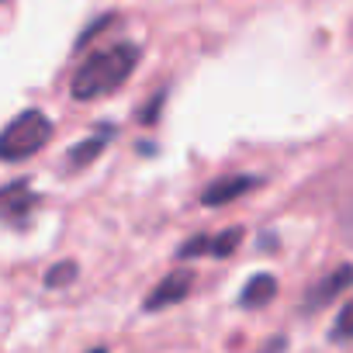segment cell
Wrapping results in <instances>:
<instances>
[{
	"instance_id": "cell-1",
	"label": "cell",
	"mask_w": 353,
	"mask_h": 353,
	"mask_svg": "<svg viewBox=\"0 0 353 353\" xmlns=\"http://www.w3.org/2000/svg\"><path fill=\"white\" fill-rule=\"evenodd\" d=\"M139 56H142V52H139V46H132V42H118V46H111V49L94 52V56L77 70L70 94H73L77 101H97V97L118 90V87L132 77V70L139 66Z\"/></svg>"
},
{
	"instance_id": "cell-2",
	"label": "cell",
	"mask_w": 353,
	"mask_h": 353,
	"mask_svg": "<svg viewBox=\"0 0 353 353\" xmlns=\"http://www.w3.org/2000/svg\"><path fill=\"white\" fill-rule=\"evenodd\" d=\"M49 139H52V121H49V114H42V111L32 108V111L18 114V118L4 128V135H0V156H4L8 163L28 159V156H35Z\"/></svg>"
},
{
	"instance_id": "cell-3",
	"label": "cell",
	"mask_w": 353,
	"mask_h": 353,
	"mask_svg": "<svg viewBox=\"0 0 353 353\" xmlns=\"http://www.w3.org/2000/svg\"><path fill=\"white\" fill-rule=\"evenodd\" d=\"M260 184H263V181H260V176H253V173H229V176H222V181H212V184L205 188L201 201H205L208 208L229 205V201L243 198L246 191H253V188H260Z\"/></svg>"
},
{
	"instance_id": "cell-4",
	"label": "cell",
	"mask_w": 353,
	"mask_h": 353,
	"mask_svg": "<svg viewBox=\"0 0 353 353\" xmlns=\"http://www.w3.org/2000/svg\"><path fill=\"white\" fill-rule=\"evenodd\" d=\"M191 288H194V274H191V270H173V274H166V277L152 288V294L145 298V308H149V312H159V308H166V305H176V301H184V298L191 294Z\"/></svg>"
},
{
	"instance_id": "cell-5",
	"label": "cell",
	"mask_w": 353,
	"mask_h": 353,
	"mask_svg": "<svg viewBox=\"0 0 353 353\" xmlns=\"http://www.w3.org/2000/svg\"><path fill=\"white\" fill-rule=\"evenodd\" d=\"M350 284H353V267H350V263H343V267H336L332 274H325V277H322L308 294H305L301 308H305V312H319V308H325L336 294H343Z\"/></svg>"
},
{
	"instance_id": "cell-6",
	"label": "cell",
	"mask_w": 353,
	"mask_h": 353,
	"mask_svg": "<svg viewBox=\"0 0 353 353\" xmlns=\"http://www.w3.org/2000/svg\"><path fill=\"white\" fill-rule=\"evenodd\" d=\"M35 205H39V194L32 191L28 181H14V184L4 188V215H8L11 225H25L32 219Z\"/></svg>"
},
{
	"instance_id": "cell-7",
	"label": "cell",
	"mask_w": 353,
	"mask_h": 353,
	"mask_svg": "<svg viewBox=\"0 0 353 353\" xmlns=\"http://www.w3.org/2000/svg\"><path fill=\"white\" fill-rule=\"evenodd\" d=\"M111 139H114V128H111V125H101L94 139H87V142H80V145L70 149V166H87V163H94Z\"/></svg>"
},
{
	"instance_id": "cell-8",
	"label": "cell",
	"mask_w": 353,
	"mask_h": 353,
	"mask_svg": "<svg viewBox=\"0 0 353 353\" xmlns=\"http://www.w3.org/2000/svg\"><path fill=\"white\" fill-rule=\"evenodd\" d=\"M274 294H277V277H274V274H256V277H250V284L243 288L239 301H243V308H263Z\"/></svg>"
},
{
	"instance_id": "cell-9",
	"label": "cell",
	"mask_w": 353,
	"mask_h": 353,
	"mask_svg": "<svg viewBox=\"0 0 353 353\" xmlns=\"http://www.w3.org/2000/svg\"><path fill=\"white\" fill-rule=\"evenodd\" d=\"M239 239H243V229H225V232H219V236H212V243H208V253L212 256H229L236 246H239Z\"/></svg>"
},
{
	"instance_id": "cell-10",
	"label": "cell",
	"mask_w": 353,
	"mask_h": 353,
	"mask_svg": "<svg viewBox=\"0 0 353 353\" xmlns=\"http://www.w3.org/2000/svg\"><path fill=\"white\" fill-rule=\"evenodd\" d=\"M329 336H332L336 343H346V339H353V301H346V305L339 308V315H336V322H332Z\"/></svg>"
},
{
	"instance_id": "cell-11",
	"label": "cell",
	"mask_w": 353,
	"mask_h": 353,
	"mask_svg": "<svg viewBox=\"0 0 353 353\" xmlns=\"http://www.w3.org/2000/svg\"><path fill=\"white\" fill-rule=\"evenodd\" d=\"M70 281H77V263L73 260H63L46 274V288H66Z\"/></svg>"
},
{
	"instance_id": "cell-12",
	"label": "cell",
	"mask_w": 353,
	"mask_h": 353,
	"mask_svg": "<svg viewBox=\"0 0 353 353\" xmlns=\"http://www.w3.org/2000/svg\"><path fill=\"white\" fill-rule=\"evenodd\" d=\"M208 236H194V239H188L184 246H181V253H176V256H198V253H208Z\"/></svg>"
},
{
	"instance_id": "cell-13",
	"label": "cell",
	"mask_w": 353,
	"mask_h": 353,
	"mask_svg": "<svg viewBox=\"0 0 353 353\" xmlns=\"http://www.w3.org/2000/svg\"><path fill=\"white\" fill-rule=\"evenodd\" d=\"M339 222H343V236L353 243V191H350V198L343 201V212H339Z\"/></svg>"
},
{
	"instance_id": "cell-14",
	"label": "cell",
	"mask_w": 353,
	"mask_h": 353,
	"mask_svg": "<svg viewBox=\"0 0 353 353\" xmlns=\"http://www.w3.org/2000/svg\"><path fill=\"white\" fill-rule=\"evenodd\" d=\"M90 353H108V350H104V346H94V350H90Z\"/></svg>"
}]
</instances>
